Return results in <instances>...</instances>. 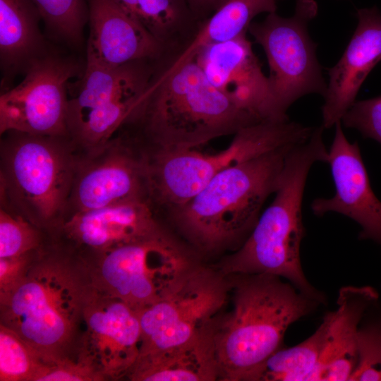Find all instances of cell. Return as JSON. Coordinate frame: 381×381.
Returning a JSON list of instances; mask_svg holds the SVG:
<instances>
[{
	"label": "cell",
	"instance_id": "obj_1",
	"mask_svg": "<svg viewBox=\"0 0 381 381\" xmlns=\"http://www.w3.org/2000/svg\"><path fill=\"white\" fill-rule=\"evenodd\" d=\"M131 123L154 147L192 149L259 121L216 89L194 58L176 61L167 53L155 62Z\"/></svg>",
	"mask_w": 381,
	"mask_h": 381
},
{
	"label": "cell",
	"instance_id": "obj_2",
	"mask_svg": "<svg viewBox=\"0 0 381 381\" xmlns=\"http://www.w3.org/2000/svg\"><path fill=\"white\" fill-rule=\"evenodd\" d=\"M92 287L83 262L49 243L25 278L0 296V324L45 361L71 356Z\"/></svg>",
	"mask_w": 381,
	"mask_h": 381
},
{
	"label": "cell",
	"instance_id": "obj_3",
	"mask_svg": "<svg viewBox=\"0 0 381 381\" xmlns=\"http://www.w3.org/2000/svg\"><path fill=\"white\" fill-rule=\"evenodd\" d=\"M228 277L232 310L224 317L217 316L214 327L219 380L247 381L253 370L283 346L288 328L322 303L276 275Z\"/></svg>",
	"mask_w": 381,
	"mask_h": 381
},
{
	"label": "cell",
	"instance_id": "obj_4",
	"mask_svg": "<svg viewBox=\"0 0 381 381\" xmlns=\"http://www.w3.org/2000/svg\"><path fill=\"white\" fill-rule=\"evenodd\" d=\"M323 130L322 126L314 128L308 140L290 151L272 203L239 248L215 266L222 274L276 275L301 293L326 303L325 294L307 279L300 257L305 235L301 210L307 177L315 162H327L328 157Z\"/></svg>",
	"mask_w": 381,
	"mask_h": 381
},
{
	"label": "cell",
	"instance_id": "obj_5",
	"mask_svg": "<svg viewBox=\"0 0 381 381\" xmlns=\"http://www.w3.org/2000/svg\"><path fill=\"white\" fill-rule=\"evenodd\" d=\"M296 145L224 170L193 198L173 208L174 220L182 234L205 251L230 242L243 243L256 224L264 202L277 190L286 157Z\"/></svg>",
	"mask_w": 381,
	"mask_h": 381
},
{
	"label": "cell",
	"instance_id": "obj_6",
	"mask_svg": "<svg viewBox=\"0 0 381 381\" xmlns=\"http://www.w3.org/2000/svg\"><path fill=\"white\" fill-rule=\"evenodd\" d=\"M3 135L1 205L48 234L67 212L79 155L75 145L66 136Z\"/></svg>",
	"mask_w": 381,
	"mask_h": 381
},
{
	"label": "cell",
	"instance_id": "obj_7",
	"mask_svg": "<svg viewBox=\"0 0 381 381\" xmlns=\"http://www.w3.org/2000/svg\"><path fill=\"white\" fill-rule=\"evenodd\" d=\"M314 128L267 121L241 128L227 147L214 154L154 147L146 151L149 200L174 208L193 198L224 170L275 150L308 140Z\"/></svg>",
	"mask_w": 381,
	"mask_h": 381
},
{
	"label": "cell",
	"instance_id": "obj_8",
	"mask_svg": "<svg viewBox=\"0 0 381 381\" xmlns=\"http://www.w3.org/2000/svg\"><path fill=\"white\" fill-rule=\"evenodd\" d=\"M81 261L95 289L137 313L158 301L197 263L167 233Z\"/></svg>",
	"mask_w": 381,
	"mask_h": 381
},
{
	"label": "cell",
	"instance_id": "obj_9",
	"mask_svg": "<svg viewBox=\"0 0 381 381\" xmlns=\"http://www.w3.org/2000/svg\"><path fill=\"white\" fill-rule=\"evenodd\" d=\"M318 13L314 0H297L292 16L270 13L261 22H252L248 32L263 49L270 68L272 92L279 112L286 111L308 94L325 95L327 84L316 56V44L308 25Z\"/></svg>",
	"mask_w": 381,
	"mask_h": 381
},
{
	"label": "cell",
	"instance_id": "obj_10",
	"mask_svg": "<svg viewBox=\"0 0 381 381\" xmlns=\"http://www.w3.org/2000/svg\"><path fill=\"white\" fill-rule=\"evenodd\" d=\"M230 291L228 276L195 263L162 297L138 313L139 355L182 344L201 333L218 316Z\"/></svg>",
	"mask_w": 381,
	"mask_h": 381
},
{
	"label": "cell",
	"instance_id": "obj_11",
	"mask_svg": "<svg viewBox=\"0 0 381 381\" xmlns=\"http://www.w3.org/2000/svg\"><path fill=\"white\" fill-rule=\"evenodd\" d=\"M80 71L72 59L49 54L35 60L18 85L0 96V133L70 137L68 90Z\"/></svg>",
	"mask_w": 381,
	"mask_h": 381
},
{
	"label": "cell",
	"instance_id": "obj_12",
	"mask_svg": "<svg viewBox=\"0 0 381 381\" xmlns=\"http://www.w3.org/2000/svg\"><path fill=\"white\" fill-rule=\"evenodd\" d=\"M143 150L137 140L114 135L93 151L79 152L66 215L132 200L149 201Z\"/></svg>",
	"mask_w": 381,
	"mask_h": 381
},
{
	"label": "cell",
	"instance_id": "obj_13",
	"mask_svg": "<svg viewBox=\"0 0 381 381\" xmlns=\"http://www.w3.org/2000/svg\"><path fill=\"white\" fill-rule=\"evenodd\" d=\"M141 342L138 313L123 301L94 286L83 309L75 356L106 378L127 376Z\"/></svg>",
	"mask_w": 381,
	"mask_h": 381
},
{
	"label": "cell",
	"instance_id": "obj_14",
	"mask_svg": "<svg viewBox=\"0 0 381 381\" xmlns=\"http://www.w3.org/2000/svg\"><path fill=\"white\" fill-rule=\"evenodd\" d=\"M165 233L151 203L138 199L70 213L48 236L51 244L84 260Z\"/></svg>",
	"mask_w": 381,
	"mask_h": 381
},
{
	"label": "cell",
	"instance_id": "obj_15",
	"mask_svg": "<svg viewBox=\"0 0 381 381\" xmlns=\"http://www.w3.org/2000/svg\"><path fill=\"white\" fill-rule=\"evenodd\" d=\"M246 34L205 45L192 58L216 89L258 121L287 120L278 110L268 76Z\"/></svg>",
	"mask_w": 381,
	"mask_h": 381
},
{
	"label": "cell",
	"instance_id": "obj_16",
	"mask_svg": "<svg viewBox=\"0 0 381 381\" xmlns=\"http://www.w3.org/2000/svg\"><path fill=\"white\" fill-rule=\"evenodd\" d=\"M334 126L327 162L335 193L332 198L314 200L311 210L318 216L332 212L348 217L361 226L359 239L371 240L381 246V200L371 188L358 143L348 140L341 121Z\"/></svg>",
	"mask_w": 381,
	"mask_h": 381
},
{
	"label": "cell",
	"instance_id": "obj_17",
	"mask_svg": "<svg viewBox=\"0 0 381 381\" xmlns=\"http://www.w3.org/2000/svg\"><path fill=\"white\" fill-rule=\"evenodd\" d=\"M358 25L339 61L329 69L322 107L324 128H330L356 102L369 73L381 61V13L376 6L357 11Z\"/></svg>",
	"mask_w": 381,
	"mask_h": 381
},
{
	"label": "cell",
	"instance_id": "obj_18",
	"mask_svg": "<svg viewBox=\"0 0 381 381\" xmlns=\"http://www.w3.org/2000/svg\"><path fill=\"white\" fill-rule=\"evenodd\" d=\"M90 37L87 51L110 66L157 61L167 49L114 0H86Z\"/></svg>",
	"mask_w": 381,
	"mask_h": 381
},
{
	"label": "cell",
	"instance_id": "obj_19",
	"mask_svg": "<svg viewBox=\"0 0 381 381\" xmlns=\"http://www.w3.org/2000/svg\"><path fill=\"white\" fill-rule=\"evenodd\" d=\"M379 291L370 286L339 290L337 308L325 314V346L308 381H350L358 363L357 330L361 318Z\"/></svg>",
	"mask_w": 381,
	"mask_h": 381
},
{
	"label": "cell",
	"instance_id": "obj_20",
	"mask_svg": "<svg viewBox=\"0 0 381 381\" xmlns=\"http://www.w3.org/2000/svg\"><path fill=\"white\" fill-rule=\"evenodd\" d=\"M214 322L186 342L139 355L126 377L133 381L219 380Z\"/></svg>",
	"mask_w": 381,
	"mask_h": 381
},
{
	"label": "cell",
	"instance_id": "obj_21",
	"mask_svg": "<svg viewBox=\"0 0 381 381\" xmlns=\"http://www.w3.org/2000/svg\"><path fill=\"white\" fill-rule=\"evenodd\" d=\"M155 68L151 61L110 66L87 51L86 64L75 95L68 100V121L110 99L144 92Z\"/></svg>",
	"mask_w": 381,
	"mask_h": 381
},
{
	"label": "cell",
	"instance_id": "obj_22",
	"mask_svg": "<svg viewBox=\"0 0 381 381\" xmlns=\"http://www.w3.org/2000/svg\"><path fill=\"white\" fill-rule=\"evenodd\" d=\"M42 19L30 0H0V61L6 78L47 54L39 28Z\"/></svg>",
	"mask_w": 381,
	"mask_h": 381
},
{
	"label": "cell",
	"instance_id": "obj_23",
	"mask_svg": "<svg viewBox=\"0 0 381 381\" xmlns=\"http://www.w3.org/2000/svg\"><path fill=\"white\" fill-rule=\"evenodd\" d=\"M169 52L183 49L197 32L199 21L186 0H114Z\"/></svg>",
	"mask_w": 381,
	"mask_h": 381
},
{
	"label": "cell",
	"instance_id": "obj_24",
	"mask_svg": "<svg viewBox=\"0 0 381 381\" xmlns=\"http://www.w3.org/2000/svg\"><path fill=\"white\" fill-rule=\"evenodd\" d=\"M277 0H227L211 16L200 21L193 39L174 54L176 61L191 59L202 47L234 39L248 32L253 18L277 11Z\"/></svg>",
	"mask_w": 381,
	"mask_h": 381
},
{
	"label": "cell",
	"instance_id": "obj_25",
	"mask_svg": "<svg viewBox=\"0 0 381 381\" xmlns=\"http://www.w3.org/2000/svg\"><path fill=\"white\" fill-rule=\"evenodd\" d=\"M327 329V320L324 316L309 337L276 351L250 373L247 381H308L322 352Z\"/></svg>",
	"mask_w": 381,
	"mask_h": 381
},
{
	"label": "cell",
	"instance_id": "obj_26",
	"mask_svg": "<svg viewBox=\"0 0 381 381\" xmlns=\"http://www.w3.org/2000/svg\"><path fill=\"white\" fill-rule=\"evenodd\" d=\"M46 362L17 333L0 324L1 381H37Z\"/></svg>",
	"mask_w": 381,
	"mask_h": 381
},
{
	"label": "cell",
	"instance_id": "obj_27",
	"mask_svg": "<svg viewBox=\"0 0 381 381\" xmlns=\"http://www.w3.org/2000/svg\"><path fill=\"white\" fill-rule=\"evenodd\" d=\"M358 363L350 381H381V293L365 310L357 330Z\"/></svg>",
	"mask_w": 381,
	"mask_h": 381
},
{
	"label": "cell",
	"instance_id": "obj_28",
	"mask_svg": "<svg viewBox=\"0 0 381 381\" xmlns=\"http://www.w3.org/2000/svg\"><path fill=\"white\" fill-rule=\"evenodd\" d=\"M30 1L54 37L73 46L82 42L83 28L88 20L86 0Z\"/></svg>",
	"mask_w": 381,
	"mask_h": 381
},
{
	"label": "cell",
	"instance_id": "obj_29",
	"mask_svg": "<svg viewBox=\"0 0 381 381\" xmlns=\"http://www.w3.org/2000/svg\"><path fill=\"white\" fill-rule=\"evenodd\" d=\"M49 242L47 232L21 214L1 205L0 258L37 250Z\"/></svg>",
	"mask_w": 381,
	"mask_h": 381
},
{
	"label": "cell",
	"instance_id": "obj_30",
	"mask_svg": "<svg viewBox=\"0 0 381 381\" xmlns=\"http://www.w3.org/2000/svg\"><path fill=\"white\" fill-rule=\"evenodd\" d=\"M341 122L345 127L356 129L364 138H372L381 145V95L356 101Z\"/></svg>",
	"mask_w": 381,
	"mask_h": 381
},
{
	"label": "cell",
	"instance_id": "obj_31",
	"mask_svg": "<svg viewBox=\"0 0 381 381\" xmlns=\"http://www.w3.org/2000/svg\"><path fill=\"white\" fill-rule=\"evenodd\" d=\"M71 356L47 361L37 381H98L105 380L92 367Z\"/></svg>",
	"mask_w": 381,
	"mask_h": 381
},
{
	"label": "cell",
	"instance_id": "obj_32",
	"mask_svg": "<svg viewBox=\"0 0 381 381\" xmlns=\"http://www.w3.org/2000/svg\"><path fill=\"white\" fill-rule=\"evenodd\" d=\"M43 248L18 256L0 258V296L9 292L25 278Z\"/></svg>",
	"mask_w": 381,
	"mask_h": 381
},
{
	"label": "cell",
	"instance_id": "obj_33",
	"mask_svg": "<svg viewBox=\"0 0 381 381\" xmlns=\"http://www.w3.org/2000/svg\"><path fill=\"white\" fill-rule=\"evenodd\" d=\"M189 8L200 22L211 16L227 0H186Z\"/></svg>",
	"mask_w": 381,
	"mask_h": 381
}]
</instances>
